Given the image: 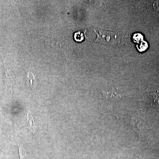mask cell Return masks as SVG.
Returning <instances> with one entry per match:
<instances>
[{
  "label": "cell",
  "instance_id": "obj_4",
  "mask_svg": "<svg viewBox=\"0 0 159 159\" xmlns=\"http://www.w3.org/2000/svg\"><path fill=\"white\" fill-rule=\"evenodd\" d=\"M152 97L155 103L159 106V90L156 91L152 94Z\"/></svg>",
  "mask_w": 159,
  "mask_h": 159
},
{
  "label": "cell",
  "instance_id": "obj_1",
  "mask_svg": "<svg viewBox=\"0 0 159 159\" xmlns=\"http://www.w3.org/2000/svg\"><path fill=\"white\" fill-rule=\"evenodd\" d=\"M26 81L28 85L32 89H34L38 84L37 76L34 73L29 71L27 75Z\"/></svg>",
  "mask_w": 159,
  "mask_h": 159
},
{
  "label": "cell",
  "instance_id": "obj_2",
  "mask_svg": "<svg viewBox=\"0 0 159 159\" xmlns=\"http://www.w3.org/2000/svg\"><path fill=\"white\" fill-rule=\"evenodd\" d=\"M28 116L31 131L32 132L33 134L35 133V126H34V120H33V118H32V116H31V114H30V113H28Z\"/></svg>",
  "mask_w": 159,
  "mask_h": 159
},
{
  "label": "cell",
  "instance_id": "obj_3",
  "mask_svg": "<svg viewBox=\"0 0 159 159\" xmlns=\"http://www.w3.org/2000/svg\"><path fill=\"white\" fill-rule=\"evenodd\" d=\"M74 39L77 42H81L83 40L84 36L82 33L80 32H77L74 34Z\"/></svg>",
  "mask_w": 159,
  "mask_h": 159
},
{
  "label": "cell",
  "instance_id": "obj_5",
  "mask_svg": "<svg viewBox=\"0 0 159 159\" xmlns=\"http://www.w3.org/2000/svg\"><path fill=\"white\" fill-rule=\"evenodd\" d=\"M20 157L22 158V159H28L27 158V156H26L25 152L23 150V149H22V148H20Z\"/></svg>",
  "mask_w": 159,
  "mask_h": 159
}]
</instances>
